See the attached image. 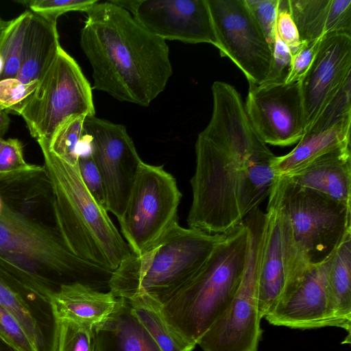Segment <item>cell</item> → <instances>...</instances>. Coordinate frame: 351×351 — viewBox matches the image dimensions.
I'll list each match as a JSON object with an SVG mask.
<instances>
[{"mask_svg":"<svg viewBox=\"0 0 351 351\" xmlns=\"http://www.w3.org/2000/svg\"><path fill=\"white\" fill-rule=\"evenodd\" d=\"M250 239L243 221L226 233L202 268L161 304L173 330L196 346L228 307L244 272Z\"/></svg>","mask_w":351,"mask_h":351,"instance_id":"277c9868","label":"cell"},{"mask_svg":"<svg viewBox=\"0 0 351 351\" xmlns=\"http://www.w3.org/2000/svg\"><path fill=\"white\" fill-rule=\"evenodd\" d=\"M93 331L95 351H161L123 298Z\"/></svg>","mask_w":351,"mask_h":351,"instance_id":"44dd1931","label":"cell"},{"mask_svg":"<svg viewBox=\"0 0 351 351\" xmlns=\"http://www.w3.org/2000/svg\"><path fill=\"white\" fill-rule=\"evenodd\" d=\"M32 16V12L29 10L8 21L0 37V55L4 64L0 80L16 77Z\"/></svg>","mask_w":351,"mask_h":351,"instance_id":"484cf974","label":"cell"},{"mask_svg":"<svg viewBox=\"0 0 351 351\" xmlns=\"http://www.w3.org/2000/svg\"><path fill=\"white\" fill-rule=\"evenodd\" d=\"M324 34H343L351 36V0H331Z\"/></svg>","mask_w":351,"mask_h":351,"instance_id":"f35d334b","label":"cell"},{"mask_svg":"<svg viewBox=\"0 0 351 351\" xmlns=\"http://www.w3.org/2000/svg\"><path fill=\"white\" fill-rule=\"evenodd\" d=\"M78 169L88 192L99 205L106 208V197L104 182L90 152L80 154Z\"/></svg>","mask_w":351,"mask_h":351,"instance_id":"8d00e7d4","label":"cell"},{"mask_svg":"<svg viewBox=\"0 0 351 351\" xmlns=\"http://www.w3.org/2000/svg\"><path fill=\"white\" fill-rule=\"evenodd\" d=\"M83 139L101 174L106 210L121 218L142 160L123 125L87 116Z\"/></svg>","mask_w":351,"mask_h":351,"instance_id":"7c38bea8","label":"cell"},{"mask_svg":"<svg viewBox=\"0 0 351 351\" xmlns=\"http://www.w3.org/2000/svg\"><path fill=\"white\" fill-rule=\"evenodd\" d=\"M296 242L311 265L328 260L351 232V209L338 201L297 186L285 178L274 182Z\"/></svg>","mask_w":351,"mask_h":351,"instance_id":"ba28073f","label":"cell"},{"mask_svg":"<svg viewBox=\"0 0 351 351\" xmlns=\"http://www.w3.org/2000/svg\"><path fill=\"white\" fill-rule=\"evenodd\" d=\"M280 178L350 206V146L326 154L300 171Z\"/></svg>","mask_w":351,"mask_h":351,"instance_id":"ffe728a7","label":"cell"},{"mask_svg":"<svg viewBox=\"0 0 351 351\" xmlns=\"http://www.w3.org/2000/svg\"><path fill=\"white\" fill-rule=\"evenodd\" d=\"M0 254L58 287L79 282L97 290L108 288L112 274L73 254L54 223L19 212L0 217Z\"/></svg>","mask_w":351,"mask_h":351,"instance_id":"8992f818","label":"cell"},{"mask_svg":"<svg viewBox=\"0 0 351 351\" xmlns=\"http://www.w3.org/2000/svg\"><path fill=\"white\" fill-rule=\"evenodd\" d=\"M326 261L311 265L300 280L282 292L264 317L270 324L303 330L327 326L343 329L327 289Z\"/></svg>","mask_w":351,"mask_h":351,"instance_id":"9a60e30c","label":"cell"},{"mask_svg":"<svg viewBox=\"0 0 351 351\" xmlns=\"http://www.w3.org/2000/svg\"><path fill=\"white\" fill-rule=\"evenodd\" d=\"M37 166L25 161L23 145L19 139L5 140L0 152V173L29 171L35 169Z\"/></svg>","mask_w":351,"mask_h":351,"instance_id":"74e56055","label":"cell"},{"mask_svg":"<svg viewBox=\"0 0 351 351\" xmlns=\"http://www.w3.org/2000/svg\"><path fill=\"white\" fill-rule=\"evenodd\" d=\"M98 1L95 0H25L19 1L33 13L57 21L58 18L68 12H86Z\"/></svg>","mask_w":351,"mask_h":351,"instance_id":"d6a6232c","label":"cell"},{"mask_svg":"<svg viewBox=\"0 0 351 351\" xmlns=\"http://www.w3.org/2000/svg\"><path fill=\"white\" fill-rule=\"evenodd\" d=\"M3 58L1 57V56L0 55V75L3 71Z\"/></svg>","mask_w":351,"mask_h":351,"instance_id":"ee69618b","label":"cell"},{"mask_svg":"<svg viewBox=\"0 0 351 351\" xmlns=\"http://www.w3.org/2000/svg\"><path fill=\"white\" fill-rule=\"evenodd\" d=\"M95 114L88 81L76 61L61 47L21 116L38 143L49 145L66 121Z\"/></svg>","mask_w":351,"mask_h":351,"instance_id":"52a82bcc","label":"cell"},{"mask_svg":"<svg viewBox=\"0 0 351 351\" xmlns=\"http://www.w3.org/2000/svg\"><path fill=\"white\" fill-rule=\"evenodd\" d=\"M244 106L252 128L266 145L290 146L306 133L300 81L250 85Z\"/></svg>","mask_w":351,"mask_h":351,"instance_id":"5bb4252c","label":"cell"},{"mask_svg":"<svg viewBox=\"0 0 351 351\" xmlns=\"http://www.w3.org/2000/svg\"><path fill=\"white\" fill-rule=\"evenodd\" d=\"M181 197L176 179L162 166L141 162L119 220L132 254H142L178 221Z\"/></svg>","mask_w":351,"mask_h":351,"instance_id":"30bf717a","label":"cell"},{"mask_svg":"<svg viewBox=\"0 0 351 351\" xmlns=\"http://www.w3.org/2000/svg\"><path fill=\"white\" fill-rule=\"evenodd\" d=\"M350 84L351 76L346 79L339 90L328 101L306 132L324 130L351 118Z\"/></svg>","mask_w":351,"mask_h":351,"instance_id":"4dcf8cb0","label":"cell"},{"mask_svg":"<svg viewBox=\"0 0 351 351\" xmlns=\"http://www.w3.org/2000/svg\"><path fill=\"white\" fill-rule=\"evenodd\" d=\"M265 213H250L243 221L249 232L247 261L239 287L223 314L199 339L203 351H258L262 319L257 298V278Z\"/></svg>","mask_w":351,"mask_h":351,"instance_id":"9c48e42d","label":"cell"},{"mask_svg":"<svg viewBox=\"0 0 351 351\" xmlns=\"http://www.w3.org/2000/svg\"><path fill=\"white\" fill-rule=\"evenodd\" d=\"M276 30L281 40L290 49L291 54H294L300 49L302 42L289 12L288 0H279Z\"/></svg>","mask_w":351,"mask_h":351,"instance_id":"ab89813d","label":"cell"},{"mask_svg":"<svg viewBox=\"0 0 351 351\" xmlns=\"http://www.w3.org/2000/svg\"><path fill=\"white\" fill-rule=\"evenodd\" d=\"M132 14L165 41L208 43L219 48L206 0H138Z\"/></svg>","mask_w":351,"mask_h":351,"instance_id":"2e32d148","label":"cell"},{"mask_svg":"<svg viewBox=\"0 0 351 351\" xmlns=\"http://www.w3.org/2000/svg\"><path fill=\"white\" fill-rule=\"evenodd\" d=\"M221 56L244 73L249 86L261 84L268 74L272 49L245 0H206Z\"/></svg>","mask_w":351,"mask_h":351,"instance_id":"4fadbf2b","label":"cell"},{"mask_svg":"<svg viewBox=\"0 0 351 351\" xmlns=\"http://www.w3.org/2000/svg\"><path fill=\"white\" fill-rule=\"evenodd\" d=\"M255 21L273 48L279 0H245Z\"/></svg>","mask_w":351,"mask_h":351,"instance_id":"e575fe53","label":"cell"},{"mask_svg":"<svg viewBox=\"0 0 351 351\" xmlns=\"http://www.w3.org/2000/svg\"><path fill=\"white\" fill-rule=\"evenodd\" d=\"M291 60L290 49L281 40L276 30L269 70L261 84H285L290 73Z\"/></svg>","mask_w":351,"mask_h":351,"instance_id":"d590c367","label":"cell"},{"mask_svg":"<svg viewBox=\"0 0 351 351\" xmlns=\"http://www.w3.org/2000/svg\"><path fill=\"white\" fill-rule=\"evenodd\" d=\"M210 120L195 143L189 228L226 234L268 197L275 180L276 156L256 134L238 91L213 84Z\"/></svg>","mask_w":351,"mask_h":351,"instance_id":"6da1fadb","label":"cell"},{"mask_svg":"<svg viewBox=\"0 0 351 351\" xmlns=\"http://www.w3.org/2000/svg\"><path fill=\"white\" fill-rule=\"evenodd\" d=\"M326 283L337 315L350 337L351 232L326 261Z\"/></svg>","mask_w":351,"mask_h":351,"instance_id":"cb8c5ba5","label":"cell"},{"mask_svg":"<svg viewBox=\"0 0 351 351\" xmlns=\"http://www.w3.org/2000/svg\"><path fill=\"white\" fill-rule=\"evenodd\" d=\"M5 143V140L3 138H0V152L2 149V147Z\"/></svg>","mask_w":351,"mask_h":351,"instance_id":"f6af8a7d","label":"cell"},{"mask_svg":"<svg viewBox=\"0 0 351 351\" xmlns=\"http://www.w3.org/2000/svg\"><path fill=\"white\" fill-rule=\"evenodd\" d=\"M51 351H95L93 327L66 320L53 322Z\"/></svg>","mask_w":351,"mask_h":351,"instance_id":"f546056e","label":"cell"},{"mask_svg":"<svg viewBox=\"0 0 351 351\" xmlns=\"http://www.w3.org/2000/svg\"><path fill=\"white\" fill-rule=\"evenodd\" d=\"M331 0H288L291 17L301 42L321 39L324 36Z\"/></svg>","mask_w":351,"mask_h":351,"instance_id":"4316f807","label":"cell"},{"mask_svg":"<svg viewBox=\"0 0 351 351\" xmlns=\"http://www.w3.org/2000/svg\"><path fill=\"white\" fill-rule=\"evenodd\" d=\"M351 71V36L328 34L321 39L313 62L300 81L306 132Z\"/></svg>","mask_w":351,"mask_h":351,"instance_id":"e0dca14e","label":"cell"},{"mask_svg":"<svg viewBox=\"0 0 351 351\" xmlns=\"http://www.w3.org/2000/svg\"><path fill=\"white\" fill-rule=\"evenodd\" d=\"M50 180L56 226L64 243L77 257L110 271L132 252L110 219L85 186L78 169L39 144Z\"/></svg>","mask_w":351,"mask_h":351,"instance_id":"3957f363","label":"cell"},{"mask_svg":"<svg viewBox=\"0 0 351 351\" xmlns=\"http://www.w3.org/2000/svg\"><path fill=\"white\" fill-rule=\"evenodd\" d=\"M117 302L110 291H100L79 282L62 284L49 296L53 321H71L93 327L113 311Z\"/></svg>","mask_w":351,"mask_h":351,"instance_id":"d6986e66","label":"cell"},{"mask_svg":"<svg viewBox=\"0 0 351 351\" xmlns=\"http://www.w3.org/2000/svg\"><path fill=\"white\" fill-rule=\"evenodd\" d=\"M10 123L8 114L4 110L0 108V138H3L6 134Z\"/></svg>","mask_w":351,"mask_h":351,"instance_id":"b9f144b4","label":"cell"},{"mask_svg":"<svg viewBox=\"0 0 351 351\" xmlns=\"http://www.w3.org/2000/svg\"><path fill=\"white\" fill-rule=\"evenodd\" d=\"M226 234H208L174 222L142 254L132 253L112 272L109 291L130 299L146 294L160 304L202 268Z\"/></svg>","mask_w":351,"mask_h":351,"instance_id":"5b68a950","label":"cell"},{"mask_svg":"<svg viewBox=\"0 0 351 351\" xmlns=\"http://www.w3.org/2000/svg\"><path fill=\"white\" fill-rule=\"evenodd\" d=\"M0 340L14 351H36L20 323L1 305Z\"/></svg>","mask_w":351,"mask_h":351,"instance_id":"836d02e7","label":"cell"},{"mask_svg":"<svg viewBox=\"0 0 351 351\" xmlns=\"http://www.w3.org/2000/svg\"><path fill=\"white\" fill-rule=\"evenodd\" d=\"M351 118L320 131L308 132L288 154L275 156L271 169L275 177H287L332 152L350 146Z\"/></svg>","mask_w":351,"mask_h":351,"instance_id":"7402d4cb","label":"cell"},{"mask_svg":"<svg viewBox=\"0 0 351 351\" xmlns=\"http://www.w3.org/2000/svg\"><path fill=\"white\" fill-rule=\"evenodd\" d=\"M8 23V21H4L3 19L0 17V37Z\"/></svg>","mask_w":351,"mask_h":351,"instance_id":"7bdbcfd3","label":"cell"},{"mask_svg":"<svg viewBox=\"0 0 351 351\" xmlns=\"http://www.w3.org/2000/svg\"><path fill=\"white\" fill-rule=\"evenodd\" d=\"M264 215L257 298L263 318L282 292L301 279L311 265L296 242L274 183Z\"/></svg>","mask_w":351,"mask_h":351,"instance_id":"8fae6325","label":"cell"},{"mask_svg":"<svg viewBox=\"0 0 351 351\" xmlns=\"http://www.w3.org/2000/svg\"><path fill=\"white\" fill-rule=\"evenodd\" d=\"M37 86L23 84L16 77L0 80V108L21 115Z\"/></svg>","mask_w":351,"mask_h":351,"instance_id":"1f68e13d","label":"cell"},{"mask_svg":"<svg viewBox=\"0 0 351 351\" xmlns=\"http://www.w3.org/2000/svg\"><path fill=\"white\" fill-rule=\"evenodd\" d=\"M16 211L47 222L54 219L52 190L44 166L0 173V216Z\"/></svg>","mask_w":351,"mask_h":351,"instance_id":"ac0fdd59","label":"cell"},{"mask_svg":"<svg viewBox=\"0 0 351 351\" xmlns=\"http://www.w3.org/2000/svg\"><path fill=\"white\" fill-rule=\"evenodd\" d=\"M85 117H73L66 121L46 145L51 153L73 166L78 165Z\"/></svg>","mask_w":351,"mask_h":351,"instance_id":"f1b7e54d","label":"cell"},{"mask_svg":"<svg viewBox=\"0 0 351 351\" xmlns=\"http://www.w3.org/2000/svg\"><path fill=\"white\" fill-rule=\"evenodd\" d=\"M126 300L136 318L161 351H192L195 348L196 346L186 341L169 326L158 302L146 294Z\"/></svg>","mask_w":351,"mask_h":351,"instance_id":"d4e9b609","label":"cell"},{"mask_svg":"<svg viewBox=\"0 0 351 351\" xmlns=\"http://www.w3.org/2000/svg\"><path fill=\"white\" fill-rule=\"evenodd\" d=\"M0 305L20 323L36 351H46L43 332L22 294L0 278Z\"/></svg>","mask_w":351,"mask_h":351,"instance_id":"83f0119b","label":"cell"},{"mask_svg":"<svg viewBox=\"0 0 351 351\" xmlns=\"http://www.w3.org/2000/svg\"><path fill=\"white\" fill-rule=\"evenodd\" d=\"M321 39L302 42L300 49L292 55L291 70L285 84L299 82L302 79L315 58Z\"/></svg>","mask_w":351,"mask_h":351,"instance_id":"60d3db41","label":"cell"},{"mask_svg":"<svg viewBox=\"0 0 351 351\" xmlns=\"http://www.w3.org/2000/svg\"><path fill=\"white\" fill-rule=\"evenodd\" d=\"M56 22L32 12L16 78L25 84H38L60 49Z\"/></svg>","mask_w":351,"mask_h":351,"instance_id":"603a6c76","label":"cell"},{"mask_svg":"<svg viewBox=\"0 0 351 351\" xmlns=\"http://www.w3.org/2000/svg\"><path fill=\"white\" fill-rule=\"evenodd\" d=\"M80 46L93 69V88L120 101L148 106L173 74L166 41L110 1L86 12Z\"/></svg>","mask_w":351,"mask_h":351,"instance_id":"7a4b0ae2","label":"cell"}]
</instances>
